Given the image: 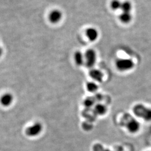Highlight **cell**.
Instances as JSON below:
<instances>
[{
  "label": "cell",
  "instance_id": "10",
  "mask_svg": "<svg viewBox=\"0 0 151 151\" xmlns=\"http://www.w3.org/2000/svg\"><path fill=\"white\" fill-rule=\"evenodd\" d=\"M74 60L76 64L80 66L85 63V55L81 52L77 51L74 54Z\"/></svg>",
  "mask_w": 151,
  "mask_h": 151
},
{
  "label": "cell",
  "instance_id": "17",
  "mask_svg": "<svg viewBox=\"0 0 151 151\" xmlns=\"http://www.w3.org/2000/svg\"><path fill=\"white\" fill-rule=\"evenodd\" d=\"M2 53H3V50H2V48L0 47V57L2 56Z\"/></svg>",
  "mask_w": 151,
  "mask_h": 151
},
{
  "label": "cell",
  "instance_id": "12",
  "mask_svg": "<svg viewBox=\"0 0 151 151\" xmlns=\"http://www.w3.org/2000/svg\"><path fill=\"white\" fill-rule=\"evenodd\" d=\"M132 15L130 12H123L119 16L120 21L123 23H128L132 20Z\"/></svg>",
  "mask_w": 151,
  "mask_h": 151
},
{
  "label": "cell",
  "instance_id": "5",
  "mask_svg": "<svg viewBox=\"0 0 151 151\" xmlns=\"http://www.w3.org/2000/svg\"><path fill=\"white\" fill-rule=\"evenodd\" d=\"M42 129V125L39 123H35L27 128L26 134L29 137H36L41 133Z\"/></svg>",
  "mask_w": 151,
  "mask_h": 151
},
{
  "label": "cell",
  "instance_id": "15",
  "mask_svg": "<svg viewBox=\"0 0 151 151\" xmlns=\"http://www.w3.org/2000/svg\"><path fill=\"white\" fill-rule=\"evenodd\" d=\"M122 4L119 0H113L111 3V7L114 10L121 9Z\"/></svg>",
  "mask_w": 151,
  "mask_h": 151
},
{
  "label": "cell",
  "instance_id": "8",
  "mask_svg": "<svg viewBox=\"0 0 151 151\" xmlns=\"http://www.w3.org/2000/svg\"><path fill=\"white\" fill-rule=\"evenodd\" d=\"M87 37L91 41H95L98 38L99 32L97 30L93 27H89L86 32Z\"/></svg>",
  "mask_w": 151,
  "mask_h": 151
},
{
  "label": "cell",
  "instance_id": "6",
  "mask_svg": "<svg viewBox=\"0 0 151 151\" xmlns=\"http://www.w3.org/2000/svg\"><path fill=\"white\" fill-rule=\"evenodd\" d=\"M63 17L62 12L60 10H53L49 15V20L52 24H57L60 22Z\"/></svg>",
  "mask_w": 151,
  "mask_h": 151
},
{
  "label": "cell",
  "instance_id": "13",
  "mask_svg": "<svg viewBox=\"0 0 151 151\" xmlns=\"http://www.w3.org/2000/svg\"><path fill=\"white\" fill-rule=\"evenodd\" d=\"M121 9L124 12H130L132 10V5L128 1H125L122 4Z\"/></svg>",
  "mask_w": 151,
  "mask_h": 151
},
{
  "label": "cell",
  "instance_id": "3",
  "mask_svg": "<svg viewBox=\"0 0 151 151\" xmlns=\"http://www.w3.org/2000/svg\"><path fill=\"white\" fill-rule=\"evenodd\" d=\"M85 55V63L88 68L93 67L96 62V53L93 49H88Z\"/></svg>",
  "mask_w": 151,
  "mask_h": 151
},
{
  "label": "cell",
  "instance_id": "14",
  "mask_svg": "<svg viewBox=\"0 0 151 151\" xmlns=\"http://www.w3.org/2000/svg\"><path fill=\"white\" fill-rule=\"evenodd\" d=\"M86 87L88 91L90 92H95L98 89V86L95 82H88L87 83Z\"/></svg>",
  "mask_w": 151,
  "mask_h": 151
},
{
  "label": "cell",
  "instance_id": "9",
  "mask_svg": "<svg viewBox=\"0 0 151 151\" xmlns=\"http://www.w3.org/2000/svg\"><path fill=\"white\" fill-rule=\"evenodd\" d=\"M90 76L95 81L101 82L103 81V74L100 70L92 69L90 72Z\"/></svg>",
  "mask_w": 151,
  "mask_h": 151
},
{
  "label": "cell",
  "instance_id": "7",
  "mask_svg": "<svg viewBox=\"0 0 151 151\" xmlns=\"http://www.w3.org/2000/svg\"><path fill=\"white\" fill-rule=\"evenodd\" d=\"M13 101L14 97L10 93H5L0 97V103L5 107L10 106L13 103Z\"/></svg>",
  "mask_w": 151,
  "mask_h": 151
},
{
  "label": "cell",
  "instance_id": "16",
  "mask_svg": "<svg viewBox=\"0 0 151 151\" xmlns=\"http://www.w3.org/2000/svg\"><path fill=\"white\" fill-rule=\"evenodd\" d=\"M93 103H94L93 100L92 99H91V98L87 99L85 101V105L87 107H88V108L92 106L93 105Z\"/></svg>",
  "mask_w": 151,
  "mask_h": 151
},
{
  "label": "cell",
  "instance_id": "4",
  "mask_svg": "<svg viewBox=\"0 0 151 151\" xmlns=\"http://www.w3.org/2000/svg\"><path fill=\"white\" fill-rule=\"evenodd\" d=\"M116 65L119 70L125 71L131 70L134 67V62L130 59H120L116 61Z\"/></svg>",
  "mask_w": 151,
  "mask_h": 151
},
{
  "label": "cell",
  "instance_id": "2",
  "mask_svg": "<svg viewBox=\"0 0 151 151\" xmlns=\"http://www.w3.org/2000/svg\"><path fill=\"white\" fill-rule=\"evenodd\" d=\"M133 111L137 116L146 121L151 120V109L147 108L142 104H138L133 108Z\"/></svg>",
  "mask_w": 151,
  "mask_h": 151
},
{
  "label": "cell",
  "instance_id": "11",
  "mask_svg": "<svg viewBox=\"0 0 151 151\" xmlns=\"http://www.w3.org/2000/svg\"><path fill=\"white\" fill-rule=\"evenodd\" d=\"M95 113L99 115H103L106 112V108L102 104H98L94 108Z\"/></svg>",
  "mask_w": 151,
  "mask_h": 151
},
{
  "label": "cell",
  "instance_id": "1",
  "mask_svg": "<svg viewBox=\"0 0 151 151\" xmlns=\"http://www.w3.org/2000/svg\"><path fill=\"white\" fill-rule=\"evenodd\" d=\"M122 123L125 126L128 130L132 133L137 132L140 128V124L138 122L129 114L124 115L122 120Z\"/></svg>",
  "mask_w": 151,
  "mask_h": 151
}]
</instances>
